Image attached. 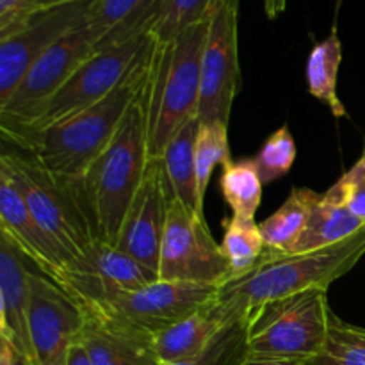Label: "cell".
<instances>
[{"label": "cell", "instance_id": "6da1fadb", "mask_svg": "<svg viewBox=\"0 0 365 365\" xmlns=\"http://www.w3.org/2000/svg\"><path fill=\"white\" fill-rule=\"evenodd\" d=\"M150 81L152 75L109 146L73 182L78 202L96 239L109 245H116L128 207L150 163Z\"/></svg>", "mask_w": 365, "mask_h": 365}, {"label": "cell", "instance_id": "7a4b0ae2", "mask_svg": "<svg viewBox=\"0 0 365 365\" xmlns=\"http://www.w3.org/2000/svg\"><path fill=\"white\" fill-rule=\"evenodd\" d=\"M155 45L153 36L138 63L106 98L36 135L29 152L46 171L73 184L109 146L132 103L148 84Z\"/></svg>", "mask_w": 365, "mask_h": 365}, {"label": "cell", "instance_id": "3957f363", "mask_svg": "<svg viewBox=\"0 0 365 365\" xmlns=\"http://www.w3.org/2000/svg\"><path fill=\"white\" fill-rule=\"evenodd\" d=\"M365 255V225L351 237L305 253L264 252L250 273L230 278L217 291V302L230 309L248 310L307 289H328L348 274Z\"/></svg>", "mask_w": 365, "mask_h": 365}, {"label": "cell", "instance_id": "277c9868", "mask_svg": "<svg viewBox=\"0 0 365 365\" xmlns=\"http://www.w3.org/2000/svg\"><path fill=\"white\" fill-rule=\"evenodd\" d=\"M207 25L205 18L185 29L173 41H157L150 81V159H160L182 125L198 116Z\"/></svg>", "mask_w": 365, "mask_h": 365}, {"label": "cell", "instance_id": "5b68a950", "mask_svg": "<svg viewBox=\"0 0 365 365\" xmlns=\"http://www.w3.org/2000/svg\"><path fill=\"white\" fill-rule=\"evenodd\" d=\"M102 32L86 21L82 27L50 46L21 77L9 98L0 106L2 138L29 152L32 138L53 96L75 71L98 52Z\"/></svg>", "mask_w": 365, "mask_h": 365}, {"label": "cell", "instance_id": "8992f818", "mask_svg": "<svg viewBox=\"0 0 365 365\" xmlns=\"http://www.w3.org/2000/svg\"><path fill=\"white\" fill-rule=\"evenodd\" d=\"M335 314L328 289H307L248 310V356L303 362L323 348Z\"/></svg>", "mask_w": 365, "mask_h": 365}, {"label": "cell", "instance_id": "52a82bcc", "mask_svg": "<svg viewBox=\"0 0 365 365\" xmlns=\"http://www.w3.org/2000/svg\"><path fill=\"white\" fill-rule=\"evenodd\" d=\"M0 171L11 178L32 216L70 262L98 241L73 184L53 177L32 155L4 153L0 157Z\"/></svg>", "mask_w": 365, "mask_h": 365}, {"label": "cell", "instance_id": "ba28073f", "mask_svg": "<svg viewBox=\"0 0 365 365\" xmlns=\"http://www.w3.org/2000/svg\"><path fill=\"white\" fill-rule=\"evenodd\" d=\"M239 7L241 0H212L207 14V39L202 61V123H230L234 100L241 89L239 66Z\"/></svg>", "mask_w": 365, "mask_h": 365}, {"label": "cell", "instance_id": "9c48e42d", "mask_svg": "<svg viewBox=\"0 0 365 365\" xmlns=\"http://www.w3.org/2000/svg\"><path fill=\"white\" fill-rule=\"evenodd\" d=\"M159 280L221 285L232 271L221 245L214 241L205 217L173 198L159 262Z\"/></svg>", "mask_w": 365, "mask_h": 365}, {"label": "cell", "instance_id": "30bf717a", "mask_svg": "<svg viewBox=\"0 0 365 365\" xmlns=\"http://www.w3.org/2000/svg\"><path fill=\"white\" fill-rule=\"evenodd\" d=\"M153 39L152 34L132 38L128 41L107 46L93 53L81 68L73 73V77L64 84V88L53 96L48 109L43 114L34 132L36 135L45 128L53 127L75 114L82 113L88 107L95 106L102 98H106L116 86L130 71V68L138 63L139 57ZM31 143V146H32ZM31 150V148H29Z\"/></svg>", "mask_w": 365, "mask_h": 365}, {"label": "cell", "instance_id": "8fae6325", "mask_svg": "<svg viewBox=\"0 0 365 365\" xmlns=\"http://www.w3.org/2000/svg\"><path fill=\"white\" fill-rule=\"evenodd\" d=\"M95 0H78L38 9L16 31L0 39V106L50 46L88 21Z\"/></svg>", "mask_w": 365, "mask_h": 365}, {"label": "cell", "instance_id": "7c38bea8", "mask_svg": "<svg viewBox=\"0 0 365 365\" xmlns=\"http://www.w3.org/2000/svg\"><path fill=\"white\" fill-rule=\"evenodd\" d=\"M157 280L159 274L155 271L143 266L118 246L98 239L88 252L68 264L57 285L78 305H100Z\"/></svg>", "mask_w": 365, "mask_h": 365}, {"label": "cell", "instance_id": "4fadbf2b", "mask_svg": "<svg viewBox=\"0 0 365 365\" xmlns=\"http://www.w3.org/2000/svg\"><path fill=\"white\" fill-rule=\"evenodd\" d=\"M173 198L164 160L150 159L114 245L155 273L159 271L160 250Z\"/></svg>", "mask_w": 365, "mask_h": 365}, {"label": "cell", "instance_id": "5bb4252c", "mask_svg": "<svg viewBox=\"0 0 365 365\" xmlns=\"http://www.w3.org/2000/svg\"><path fill=\"white\" fill-rule=\"evenodd\" d=\"M217 285L157 280L139 291L125 292L110 302L86 307H98L148 334L157 335L212 303L217 298Z\"/></svg>", "mask_w": 365, "mask_h": 365}, {"label": "cell", "instance_id": "9a60e30c", "mask_svg": "<svg viewBox=\"0 0 365 365\" xmlns=\"http://www.w3.org/2000/svg\"><path fill=\"white\" fill-rule=\"evenodd\" d=\"M84 314L78 303L56 282L31 271V342L34 364L66 365L78 341Z\"/></svg>", "mask_w": 365, "mask_h": 365}, {"label": "cell", "instance_id": "2e32d148", "mask_svg": "<svg viewBox=\"0 0 365 365\" xmlns=\"http://www.w3.org/2000/svg\"><path fill=\"white\" fill-rule=\"evenodd\" d=\"M78 307L84 314L78 341L93 365H160L152 334L98 307Z\"/></svg>", "mask_w": 365, "mask_h": 365}, {"label": "cell", "instance_id": "e0dca14e", "mask_svg": "<svg viewBox=\"0 0 365 365\" xmlns=\"http://www.w3.org/2000/svg\"><path fill=\"white\" fill-rule=\"evenodd\" d=\"M0 234L6 235L25 259L52 282L59 284L68 257L36 221L11 178L0 171Z\"/></svg>", "mask_w": 365, "mask_h": 365}, {"label": "cell", "instance_id": "ac0fdd59", "mask_svg": "<svg viewBox=\"0 0 365 365\" xmlns=\"http://www.w3.org/2000/svg\"><path fill=\"white\" fill-rule=\"evenodd\" d=\"M24 253L0 234V337L21 365L34 364L31 342V271Z\"/></svg>", "mask_w": 365, "mask_h": 365}, {"label": "cell", "instance_id": "d6986e66", "mask_svg": "<svg viewBox=\"0 0 365 365\" xmlns=\"http://www.w3.org/2000/svg\"><path fill=\"white\" fill-rule=\"evenodd\" d=\"M242 314H246L245 310L230 309L216 298L212 303L198 309L185 319L153 335L160 365L185 362L202 355L210 342L217 337V334L232 319Z\"/></svg>", "mask_w": 365, "mask_h": 365}, {"label": "cell", "instance_id": "ffe728a7", "mask_svg": "<svg viewBox=\"0 0 365 365\" xmlns=\"http://www.w3.org/2000/svg\"><path fill=\"white\" fill-rule=\"evenodd\" d=\"M164 0H95L88 24L102 32L98 50L152 34Z\"/></svg>", "mask_w": 365, "mask_h": 365}, {"label": "cell", "instance_id": "44dd1931", "mask_svg": "<svg viewBox=\"0 0 365 365\" xmlns=\"http://www.w3.org/2000/svg\"><path fill=\"white\" fill-rule=\"evenodd\" d=\"M200 128V116L191 118L180 127V130L171 138L164 148L163 157L166 166L171 189L178 202L187 209L203 216V209L198 202V184H196V159L195 145Z\"/></svg>", "mask_w": 365, "mask_h": 365}, {"label": "cell", "instance_id": "7402d4cb", "mask_svg": "<svg viewBox=\"0 0 365 365\" xmlns=\"http://www.w3.org/2000/svg\"><path fill=\"white\" fill-rule=\"evenodd\" d=\"M319 192L309 187H292L284 205L260 225L266 252L274 255L291 253L305 230L314 207L319 202Z\"/></svg>", "mask_w": 365, "mask_h": 365}, {"label": "cell", "instance_id": "603a6c76", "mask_svg": "<svg viewBox=\"0 0 365 365\" xmlns=\"http://www.w3.org/2000/svg\"><path fill=\"white\" fill-rule=\"evenodd\" d=\"M342 63V43L334 25L330 36L310 50L307 61V86L314 98L331 110L335 118H346V107L337 95V78Z\"/></svg>", "mask_w": 365, "mask_h": 365}, {"label": "cell", "instance_id": "cb8c5ba5", "mask_svg": "<svg viewBox=\"0 0 365 365\" xmlns=\"http://www.w3.org/2000/svg\"><path fill=\"white\" fill-rule=\"evenodd\" d=\"M364 225L365 221L349 212V209L327 202L321 195L319 202L310 214L309 223H307L302 237L298 239L291 253H305L327 248V246L351 237Z\"/></svg>", "mask_w": 365, "mask_h": 365}, {"label": "cell", "instance_id": "d4e9b609", "mask_svg": "<svg viewBox=\"0 0 365 365\" xmlns=\"http://www.w3.org/2000/svg\"><path fill=\"white\" fill-rule=\"evenodd\" d=\"M221 250L230 266L232 277L237 278L250 273L262 259L266 252L260 225L255 217L232 216L225 221V234L221 239Z\"/></svg>", "mask_w": 365, "mask_h": 365}, {"label": "cell", "instance_id": "484cf974", "mask_svg": "<svg viewBox=\"0 0 365 365\" xmlns=\"http://www.w3.org/2000/svg\"><path fill=\"white\" fill-rule=\"evenodd\" d=\"M220 187L225 202L232 209V216L248 220L255 217L257 209L262 202L264 187L255 159H241L237 163L232 160L223 166Z\"/></svg>", "mask_w": 365, "mask_h": 365}, {"label": "cell", "instance_id": "4316f807", "mask_svg": "<svg viewBox=\"0 0 365 365\" xmlns=\"http://www.w3.org/2000/svg\"><path fill=\"white\" fill-rule=\"evenodd\" d=\"M196 159V184H198V202L203 209L207 185H209L212 171L217 164L227 166L230 159V143H228V123L223 121H200L198 135L195 145Z\"/></svg>", "mask_w": 365, "mask_h": 365}, {"label": "cell", "instance_id": "83f0119b", "mask_svg": "<svg viewBox=\"0 0 365 365\" xmlns=\"http://www.w3.org/2000/svg\"><path fill=\"white\" fill-rule=\"evenodd\" d=\"M299 365H365V330L335 316L323 348Z\"/></svg>", "mask_w": 365, "mask_h": 365}, {"label": "cell", "instance_id": "f1b7e54d", "mask_svg": "<svg viewBox=\"0 0 365 365\" xmlns=\"http://www.w3.org/2000/svg\"><path fill=\"white\" fill-rule=\"evenodd\" d=\"M246 356H248V312L232 319L202 355L170 365H241Z\"/></svg>", "mask_w": 365, "mask_h": 365}, {"label": "cell", "instance_id": "f546056e", "mask_svg": "<svg viewBox=\"0 0 365 365\" xmlns=\"http://www.w3.org/2000/svg\"><path fill=\"white\" fill-rule=\"evenodd\" d=\"M212 0H164L153 36L159 43L173 41L185 29L200 24L209 14Z\"/></svg>", "mask_w": 365, "mask_h": 365}, {"label": "cell", "instance_id": "4dcf8cb0", "mask_svg": "<svg viewBox=\"0 0 365 365\" xmlns=\"http://www.w3.org/2000/svg\"><path fill=\"white\" fill-rule=\"evenodd\" d=\"M294 160L296 143L287 125L271 134L255 157L257 168H259L264 184H271L278 178L285 177L291 171Z\"/></svg>", "mask_w": 365, "mask_h": 365}, {"label": "cell", "instance_id": "1f68e13d", "mask_svg": "<svg viewBox=\"0 0 365 365\" xmlns=\"http://www.w3.org/2000/svg\"><path fill=\"white\" fill-rule=\"evenodd\" d=\"M327 202L349 209L355 216L365 221V159L346 171L327 192H323Z\"/></svg>", "mask_w": 365, "mask_h": 365}, {"label": "cell", "instance_id": "d6a6232c", "mask_svg": "<svg viewBox=\"0 0 365 365\" xmlns=\"http://www.w3.org/2000/svg\"><path fill=\"white\" fill-rule=\"evenodd\" d=\"M34 11V0H0V39L16 31Z\"/></svg>", "mask_w": 365, "mask_h": 365}, {"label": "cell", "instance_id": "836d02e7", "mask_svg": "<svg viewBox=\"0 0 365 365\" xmlns=\"http://www.w3.org/2000/svg\"><path fill=\"white\" fill-rule=\"evenodd\" d=\"M66 365H93L91 356H89L88 349L84 348V344L81 341H77L71 346L70 353H68Z\"/></svg>", "mask_w": 365, "mask_h": 365}, {"label": "cell", "instance_id": "e575fe53", "mask_svg": "<svg viewBox=\"0 0 365 365\" xmlns=\"http://www.w3.org/2000/svg\"><path fill=\"white\" fill-rule=\"evenodd\" d=\"M0 365H20L16 351L4 337H0Z\"/></svg>", "mask_w": 365, "mask_h": 365}, {"label": "cell", "instance_id": "d590c367", "mask_svg": "<svg viewBox=\"0 0 365 365\" xmlns=\"http://www.w3.org/2000/svg\"><path fill=\"white\" fill-rule=\"evenodd\" d=\"M287 7V0H264V11H266L267 18L274 20L280 16Z\"/></svg>", "mask_w": 365, "mask_h": 365}, {"label": "cell", "instance_id": "8d00e7d4", "mask_svg": "<svg viewBox=\"0 0 365 365\" xmlns=\"http://www.w3.org/2000/svg\"><path fill=\"white\" fill-rule=\"evenodd\" d=\"M302 362L294 360H278V359H257V356H246L241 365H299Z\"/></svg>", "mask_w": 365, "mask_h": 365}, {"label": "cell", "instance_id": "74e56055", "mask_svg": "<svg viewBox=\"0 0 365 365\" xmlns=\"http://www.w3.org/2000/svg\"><path fill=\"white\" fill-rule=\"evenodd\" d=\"M68 2H78V0H34V7L36 11H38V9H45V7L61 6V4H68Z\"/></svg>", "mask_w": 365, "mask_h": 365}, {"label": "cell", "instance_id": "f35d334b", "mask_svg": "<svg viewBox=\"0 0 365 365\" xmlns=\"http://www.w3.org/2000/svg\"><path fill=\"white\" fill-rule=\"evenodd\" d=\"M362 159H365V143H364V150H362Z\"/></svg>", "mask_w": 365, "mask_h": 365}]
</instances>
